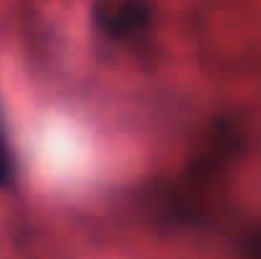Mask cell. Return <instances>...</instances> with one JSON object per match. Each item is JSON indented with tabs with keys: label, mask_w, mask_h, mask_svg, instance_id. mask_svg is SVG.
<instances>
[{
	"label": "cell",
	"mask_w": 261,
	"mask_h": 259,
	"mask_svg": "<svg viewBox=\"0 0 261 259\" xmlns=\"http://www.w3.org/2000/svg\"><path fill=\"white\" fill-rule=\"evenodd\" d=\"M94 23L109 38H132L150 28L152 10L145 0H101L94 5Z\"/></svg>",
	"instance_id": "6da1fadb"
},
{
	"label": "cell",
	"mask_w": 261,
	"mask_h": 259,
	"mask_svg": "<svg viewBox=\"0 0 261 259\" xmlns=\"http://www.w3.org/2000/svg\"><path fill=\"white\" fill-rule=\"evenodd\" d=\"M10 180H13V158L0 145V185H8Z\"/></svg>",
	"instance_id": "7a4b0ae2"
}]
</instances>
